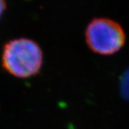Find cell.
I'll return each instance as SVG.
<instances>
[{"instance_id":"cell-2","label":"cell","mask_w":129,"mask_h":129,"mask_svg":"<svg viewBox=\"0 0 129 129\" xmlns=\"http://www.w3.org/2000/svg\"><path fill=\"white\" fill-rule=\"evenodd\" d=\"M125 38L122 26L107 18H96L86 30L88 47L100 54L110 55L119 51L125 43Z\"/></svg>"},{"instance_id":"cell-4","label":"cell","mask_w":129,"mask_h":129,"mask_svg":"<svg viewBox=\"0 0 129 129\" xmlns=\"http://www.w3.org/2000/svg\"><path fill=\"white\" fill-rule=\"evenodd\" d=\"M6 1L5 0H0V18H1L4 11L6 10Z\"/></svg>"},{"instance_id":"cell-1","label":"cell","mask_w":129,"mask_h":129,"mask_svg":"<svg viewBox=\"0 0 129 129\" xmlns=\"http://www.w3.org/2000/svg\"><path fill=\"white\" fill-rule=\"evenodd\" d=\"M43 63V52L35 41L27 38L6 43L2 54L3 68L18 78H29L38 73Z\"/></svg>"},{"instance_id":"cell-3","label":"cell","mask_w":129,"mask_h":129,"mask_svg":"<svg viewBox=\"0 0 129 129\" xmlns=\"http://www.w3.org/2000/svg\"><path fill=\"white\" fill-rule=\"evenodd\" d=\"M120 92L124 100H129V68L120 77Z\"/></svg>"}]
</instances>
